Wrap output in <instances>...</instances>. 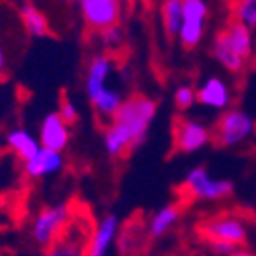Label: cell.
<instances>
[{"label": "cell", "mask_w": 256, "mask_h": 256, "mask_svg": "<svg viewBox=\"0 0 256 256\" xmlns=\"http://www.w3.org/2000/svg\"><path fill=\"white\" fill-rule=\"evenodd\" d=\"M68 142H70L68 125L62 121L58 111L48 113L46 119L41 121V127H39V146L46 148V150L62 154V150L68 146Z\"/></svg>", "instance_id": "7c38bea8"}, {"label": "cell", "mask_w": 256, "mask_h": 256, "mask_svg": "<svg viewBox=\"0 0 256 256\" xmlns=\"http://www.w3.org/2000/svg\"><path fill=\"white\" fill-rule=\"evenodd\" d=\"M234 16H236V23H240L248 31H254L256 29V0L236 2L234 4Z\"/></svg>", "instance_id": "7402d4cb"}, {"label": "cell", "mask_w": 256, "mask_h": 256, "mask_svg": "<svg viewBox=\"0 0 256 256\" xmlns=\"http://www.w3.org/2000/svg\"><path fill=\"white\" fill-rule=\"evenodd\" d=\"M70 218H72L70 205L64 203V201L41 209L37 213V218L33 220V226H31V236L37 242V246L50 248L60 238V234L64 232Z\"/></svg>", "instance_id": "3957f363"}, {"label": "cell", "mask_w": 256, "mask_h": 256, "mask_svg": "<svg viewBox=\"0 0 256 256\" xmlns=\"http://www.w3.org/2000/svg\"><path fill=\"white\" fill-rule=\"evenodd\" d=\"M123 94L117 90V88H102L94 98H92V104H94V111L98 117L102 119H113L117 115V111L121 109L123 104Z\"/></svg>", "instance_id": "ac0fdd59"}, {"label": "cell", "mask_w": 256, "mask_h": 256, "mask_svg": "<svg viewBox=\"0 0 256 256\" xmlns=\"http://www.w3.org/2000/svg\"><path fill=\"white\" fill-rule=\"evenodd\" d=\"M197 90V102L203 104V106H209V109H218V111H224L230 106V100H232V92H230V86L218 76H209L203 80V84Z\"/></svg>", "instance_id": "4fadbf2b"}, {"label": "cell", "mask_w": 256, "mask_h": 256, "mask_svg": "<svg viewBox=\"0 0 256 256\" xmlns=\"http://www.w3.org/2000/svg\"><path fill=\"white\" fill-rule=\"evenodd\" d=\"M6 146L10 148V150L23 160V162H29L39 150H41V146L39 142L27 132V130H12L6 134Z\"/></svg>", "instance_id": "2e32d148"}, {"label": "cell", "mask_w": 256, "mask_h": 256, "mask_svg": "<svg viewBox=\"0 0 256 256\" xmlns=\"http://www.w3.org/2000/svg\"><path fill=\"white\" fill-rule=\"evenodd\" d=\"M209 250L216 254V256H232L238 248L232 246V244H226V242H207Z\"/></svg>", "instance_id": "484cf974"}, {"label": "cell", "mask_w": 256, "mask_h": 256, "mask_svg": "<svg viewBox=\"0 0 256 256\" xmlns=\"http://www.w3.org/2000/svg\"><path fill=\"white\" fill-rule=\"evenodd\" d=\"M156 100H152L146 94H134L125 98L117 115L111 119L109 125H113L119 132V136L127 142V152H134L148 138L150 125L156 117Z\"/></svg>", "instance_id": "6da1fadb"}, {"label": "cell", "mask_w": 256, "mask_h": 256, "mask_svg": "<svg viewBox=\"0 0 256 256\" xmlns=\"http://www.w3.org/2000/svg\"><path fill=\"white\" fill-rule=\"evenodd\" d=\"M197 102V90L188 84H180V86L174 90V104L180 111H188L190 106Z\"/></svg>", "instance_id": "603a6c76"}, {"label": "cell", "mask_w": 256, "mask_h": 256, "mask_svg": "<svg viewBox=\"0 0 256 256\" xmlns=\"http://www.w3.org/2000/svg\"><path fill=\"white\" fill-rule=\"evenodd\" d=\"M20 18H23V25H25V29H27L29 35H33V37H44V35H48L50 23H48L46 14L41 12L35 4L25 2L23 6H20Z\"/></svg>", "instance_id": "d6986e66"}, {"label": "cell", "mask_w": 256, "mask_h": 256, "mask_svg": "<svg viewBox=\"0 0 256 256\" xmlns=\"http://www.w3.org/2000/svg\"><path fill=\"white\" fill-rule=\"evenodd\" d=\"M84 23L96 31H104L113 25H119L123 4L117 0H80L78 2Z\"/></svg>", "instance_id": "ba28073f"}, {"label": "cell", "mask_w": 256, "mask_h": 256, "mask_svg": "<svg viewBox=\"0 0 256 256\" xmlns=\"http://www.w3.org/2000/svg\"><path fill=\"white\" fill-rule=\"evenodd\" d=\"M254 119L242 111V109H230L226 111L218 125H216V132H213V138L216 142L224 148H232V146H238L242 142H246L252 134H254Z\"/></svg>", "instance_id": "5b68a950"}, {"label": "cell", "mask_w": 256, "mask_h": 256, "mask_svg": "<svg viewBox=\"0 0 256 256\" xmlns=\"http://www.w3.org/2000/svg\"><path fill=\"white\" fill-rule=\"evenodd\" d=\"M113 72V60L104 54H98L90 60L86 70V94L92 100L102 88H106V80Z\"/></svg>", "instance_id": "5bb4252c"}, {"label": "cell", "mask_w": 256, "mask_h": 256, "mask_svg": "<svg viewBox=\"0 0 256 256\" xmlns=\"http://www.w3.org/2000/svg\"><path fill=\"white\" fill-rule=\"evenodd\" d=\"M207 16L209 6L205 0H184L182 2V25L178 31V41L184 50H195L201 44Z\"/></svg>", "instance_id": "8992f818"}, {"label": "cell", "mask_w": 256, "mask_h": 256, "mask_svg": "<svg viewBox=\"0 0 256 256\" xmlns=\"http://www.w3.org/2000/svg\"><path fill=\"white\" fill-rule=\"evenodd\" d=\"M4 68H6V58H4V50H2V46H0V74L4 72Z\"/></svg>", "instance_id": "4316f807"}, {"label": "cell", "mask_w": 256, "mask_h": 256, "mask_svg": "<svg viewBox=\"0 0 256 256\" xmlns=\"http://www.w3.org/2000/svg\"><path fill=\"white\" fill-rule=\"evenodd\" d=\"M232 256H256L254 252H250V250H242V248H238L236 252H234Z\"/></svg>", "instance_id": "83f0119b"}, {"label": "cell", "mask_w": 256, "mask_h": 256, "mask_svg": "<svg viewBox=\"0 0 256 256\" xmlns=\"http://www.w3.org/2000/svg\"><path fill=\"white\" fill-rule=\"evenodd\" d=\"M117 234H119V218L115 213L102 216L100 222L96 224L94 232H92V236L88 238L86 256H109Z\"/></svg>", "instance_id": "8fae6325"}, {"label": "cell", "mask_w": 256, "mask_h": 256, "mask_svg": "<svg viewBox=\"0 0 256 256\" xmlns=\"http://www.w3.org/2000/svg\"><path fill=\"white\" fill-rule=\"evenodd\" d=\"M201 234L205 236L207 242H226L240 248L248 240V230L246 224L240 218L234 216H220L211 218L201 226Z\"/></svg>", "instance_id": "52a82bcc"}, {"label": "cell", "mask_w": 256, "mask_h": 256, "mask_svg": "<svg viewBox=\"0 0 256 256\" xmlns=\"http://www.w3.org/2000/svg\"><path fill=\"white\" fill-rule=\"evenodd\" d=\"M162 16V27L168 37H178L180 25H182V2L180 0H166L160 8Z\"/></svg>", "instance_id": "ffe728a7"}, {"label": "cell", "mask_w": 256, "mask_h": 256, "mask_svg": "<svg viewBox=\"0 0 256 256\" xmlns=\"http://www.w3.org/2000/svg\"><path fill=\"white\" fill-rule=\"evenodd\" d=\"M211 54L228 72H240L254 54V35L240 23L232 20L213 37Z\"/></svg>", "instance_id": "7a4b0ae2"}, {"label": "cell", "mask_w": 256, "mask_h": 256, "mask_svg": "<svg viewBox=\"0 0 256 256\" xmlns=\"http://www.w3.org/2000/svg\"><path fill=\"white\" fill-rule=\"evenodd\" d=\"M182 186L186 188V193H190L197 199H203V201H222L234 193L232 180L213 178L207 172V168H203V166L190 168L184 176Z\"/></svg>", "instance_id": "277c9868"}, {"label": "cell", "mask_w": 256, "mask_h": 256, "mask_svg": "<svg viewBox=\"0 0 256 256\" xmlns=\"http://www.w3.org/2000/svg\"><path fill=\"white\" fill-rule=\"evenodd\" d=\"M178 218H180L178 205H174V203L162 205L160 209L154 211V216L150 220V236L152 238H162L164 234H168L170 230L176 226Z\"/></svg>", "instance_id": "e0dca14e"}, {"label": "cell", "mask_w": 256, "mask_h": 256, "mask_svg": "<svg viewBox=\"0 0 256 256\" xmlns=\"http://www.w3.org/2000/svg\"><path fill=\"white\" fill-rule=\"evenodd\" d=\"M58 115L62 117V121L66 123V125H72V123L78 121V106H76L72 100L66 98V100H62V106H60Z\"/></svg>", "instance_id": "d4e9b609"}, {"label": "cell", "mask_w": 256, "mask_h": 256, "mask_svg": "<svg viewBox=\"0 0 256 256\" xmlns=\"http://www.w3.org/2000/svg\"><path fill=\"white\" fill-rule=\"evenodd\" d=\"M62 168H64V156L60 152L46 150V148H41L29 162H25V172L31 178H44L50 174H58Z\"/></svg>", "instance_id": "9a60e30c"}, {"label": "cell", "mask_w": 256, "mask_h": 256, "mask_svg": "<svg viewBox=\"0 0 256 256\" xmlns=\"http://www.w3.org/2000/svg\"><path fill=\"white\" fill-rule=\"evenodd\" d=\"M176 148L184 154H195L209 144L211 132L209 127L195 119H184L176 125Z\"/></svg>", "instance_id": "30bf717a"}, {"label": "cell", "mask_w": 256, "mask_h": 256, "mask_svg": "<svg viewBox=\"0 0 256 256\" xmlns=\"http://www.w3.org/2000/svg\"><path fill=\"white\" fill-rule=\"evenodd\" d=\"M100 41H102V46L106 50H117L123 46V41H125V31L121 25H113L109 29H104L100 31Z\"/></svg>", "instance_id": "cb8c5ba5"}, {"label": "cell", "mask_w": 256, "mask_h": 256, "mask_svg": "<svg viewBox=\"0 0 256 256\" xmlns=\"http://www.w3.org/2000/svg\"><path fill=\"white\" fill-rule=\"evenodd\" d=\"M102 146L106 154H109L111 158H119L127 152V142L119 136V132L115 130L113 125H106L104 132H102Z\"/></svg>", "instance_id": "44dd1931"}, {"label": "cell", "mask_w": 256, "mask_h": 256, "mask_svg": "<svg viewBox=\"0 0 256 256\" xmlns=\"http://www.w3.org/2000/svg\"><path fill=\"white\" fill-rule=\"evenodd\" d=\"M86 246H88L86 226L74 224L72 228L60 234V238L48 248L46 256H86Z\"/></svg>", "instance_id": "9c48e42d"}]
</instances>
